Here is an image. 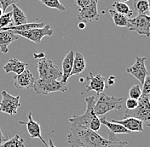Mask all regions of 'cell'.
Segmentation results:
<instances>
[{
    "instance_id": "obj_18",
    "label": "cell",
    "mask_w": 150,
    "mask_h": 147,
    "mask_svg": "<svg viewBox=\"0 0 150 147\" xmlns=\"http://www.w3.org/2000/svg\"><path fill=\"white\" fill-rule=\"evenodd\" d=\"M28 64L26 62H22L19 60L18 59L14 58L10 59L6 64L4 65V70L6 73L14 72L16 75L21 74L26 70V67Z\"/></svg>"
},
{
    "instance_id": "obj_14",
    "label": "cell",
    "mask_w": 150,
    "mask_h": 147,
    "mask_svg": "<svg viewBox=\"0 0 150 147\" xmlns=\"http://www.w3.org/2000/svg\"><path fill=\"white\" fill-rule=\"evenodd\" d=\"M87 80L90 81L89 85L86 86L85 91H95L97 93V94H100L104 91L106 89V83H105V77L101 73L94 76L92 72H90V75L86 77Z\"/></svg>"
},
{
    "instance_id": "obj_16",
    "label": "cell",
    "mask_w": 150,
    "mask_h": 147,
    "mask_svg": "<svg viewBox=\"0 0 150 147\" xmlns=\"http://www.w3.org/2000/svg\"><path fill=\"white\" fill-rule=\"evenodd\" d=\"M18 36L12 31H0V50L4 54L9 52V46L15 41L18 40Z\"/></svg>"
},
{
    "instance_id": "obj_29",
    "label": "cell",
    "mask_w": 150,
    "mask_h": 147,
    "mask_svg": "<svg viewBox=\"0 0 150 147\" xmlns=\"http://www.w3.org/2000/svg\"><path fill=\"white\" fill-rule=\"evenodd\" d=\"M13 26L12 12H5L0 17V30L4 27H9Z\"/></svg>"
},
{
    "instance_id": "obj_33",
    "label": "cell",
    "mask_w": 150,
    "mask_h": 147,
    "mask_svg": "<svg viewBox=\"0 0 150 147\" xmlns=\"http://www.w3.org/2000/svg\"><path fill=\"white\" fill-rule=\"evenodd\" d=\"M20 0H0V6L3 9L4 12L5 13L7 9L9 8V6H11L14 4L18 3Z\"/></svg>"
},
{
    "instance_id": "obj_37",
    "label": "cell",
    "mask_w": 150,
    "mask_h": 147,
    "mask_svg": "<svg viewBox=\"0 0 150 147\" xmlns=\"http://www.w3.org/2000/svg\"><path fill=\"white\" fill-rule=\"evenodd\" d=\"M115 77H113V76H112V77H110L109 78H108V84L109 85H113L114 84V83H115Z\"/></svg>"
},
{
    "instance_id": "obj_15",
    "label": "cell",
    "mask_w": 150,
    "mask_h": 147,
    "mask_svg": "<svg viewBox=\"0 0 150 147\" xmlns=\"http://www.w3.org/2000/svg\"><path fill=\"white\" fill-rule=\"evenodd\" d=\"M112 122H116L118 124H120L123 127H125L130 132H143V122L139 119L134 118V117H126L124 120L118 121V120L112 119Z\"/></svg>"
},
{
    "instance_id": "obj_42",
    "label": "cell",
    "mask_w": 150,
    "mask_h": 147,
    "mask_svg": "<svg viewBox=\"0 0 150 147\" xmlns=\"http://www.w3.org/2000/svg\"><path fill=\"white\" fill-rule=\"evenodd\" d=\"M128 1H130V0H120V2H123V3H126Z\"/></svg>"
},
{
    "instance_id": "obj_35",
    "label": "cell",
    "mask_w": 150,
    "mask_h": 147,
    "mask_svg": "<svg viewBox=\"0 0 150 147\" xmlns=\"http://www.w3.org/2000/svg\"><path fill=\"white\" fill-rule=\"evenodd\" d=\"M75 3H76V5L79 7V9H82L91 3V0H76Z\"/></svg>"
},
{
    "instance_id": "obj_28",
    "label": "cell",
    "mask_w": 150,
    "mask_h": 147,
    "mask_svg": "<svg viewBox=\"0 0 150 147\" xmlns=\"http://www.w3.org/2000/svg\"><path fill=\"white\" fill-rule=\"evenodd\" d=\"M41 3H43L45 6L50 9H56L58 11L64 12L66 11L65 6L60 2V0H39Z\"/></svg>"
},
{
    "instance_id": "obj_27",
    "label": "cell",
    "mask_w": 150,
    "mask_h": 147,
    "mask_svg": "<svg viewBox=\"0 0 150 147\" xmlns=\"http://www.w3.org/2000/svg\"><path fill=\"white\" fill-rule=\"evenodd\" d=\"M108 139H109V144L107 146V147H125L129 144L127 141L120 140V139L117 138L116 134L109 130L108 132Z\"/></svg>"
},
{
    "instance_id": "obj_25",
    "label": "cell",
    "mask_w": 150,
    "mask_h": 147,
    "mask_svg": "<svg viewBox=\"0 0 150 147\" xmlns=\"http://www.w3.org/2000/svg\"><path fill=\"white\" fill-rule=\"evenodd\" d=\"M108 12H109V14H110V15L112 17L113 23L115 24V26L120 27H127L129 18H127L126 16L116 12L114 9H109Z\"/></svg>"
},
{
    "instance_id": "obj_40",
    "label": "cell",
    "mask_w": 150,
    "mask_h": 147,
    "mask_svg": "<svg viewBox=\"0 0 150 147\" xmlns=\"http://www.w3.org/2000/svg\"><path fill=\"white\" fill-rule=\"evenodd\" d=\"M47 147H56L54 144H53V141H52V139H49V144H48V146Z\"/></svg>"
},
{
    "instance_id": "obj_43",
    "label": "cell",
    "mask_w": 150,
    "mask_h": 147,
    "mask_svg": "<svg viewBox=\"0 0 150 147\" xmlns=\"http://www.w3.org/2000/svg\"><path fill=\"white\" fill-rule=\"evenodd\" d=\"M84 78H80V82H84Z\"/></svg>"
},
{
    "instance_id": "obj_36",
    "label": "cell",
    "mask_w": 150,
    "mask_h": 147,
    "mask_svg": "<svg viewBox=\"0 0 150 147\" xmlns=\"http://www.w3.org/2000/svg\"><path fill=\"white\" fill-rule=\"evenodd\" d=\"M6 140H7V138H5V137H4V134H3L2 130H1V129H0V146H2V144H3V143H4Z\"/></svg>"
},
{
    "instance_id": "obj_6",
    "label": "cell",
    "mask_w": 150,
    "mask_h": 147,
    "mask_svg": "<svg viewBox=\"0 0 150 147\" xmlns=\"http://www.w3.org/2000/svg\"><path fill=\"white\" fill-rule=\"evenodd\" d=\"M37 69L40 79L60 80L62 79V71L54 62L46 58L40 59L37 63ZM61 81V80H60Z\"/></svg>"
},
{
    "instance_id": "obj_2",
    "label": "cell",
    "mask_w": 150,
    "mask_h": 147,
    "mask_svg": "<svg viewBox=\"0 0 150 147\" xmlns=\"http://www.w3.org/2000/svg\"><path fill=\"white\" fill-rule=\"evenodd\" d=\"M99 95L97 101H96L94 106V113L97 117H101L104 114L114 110H121L124 98H118L113 95H107L102 93Z\"/></svg>"
},
{
    "instance_id": "obj_5",
    "label": "cell",
    "mask_w": 150,
    "mask_h": 147,
    "mask_svg": "<svg viewBox=\"0 0 150 147\" xmlns=\"http://www.w3.org/2000/svg\"><path fill=\"white\" fill-rule=\"evenodd\" d=\"M37 94L47 95L50 93L66 92L67 91V83H63L60 80H47L38 79L35 80L33 88Z\"/></svg>"
},
{
    "instance_id": "obj_7",
    "label": "cell",
    "mask_w": 150,
    "mask_h": 147,
    "mask_svg": "<svg viewBox=\"0 0 150 147\" xmlns=\"http://www.w3.org/2000/svg\"><path fill=\"white\" fill-rule=\"evenodd\" d=\"M12 32L14 34L25 37L35 44H40L43 37H51L54 33V31L51 29L50 25H45L43 27L33 28L27 31H12Z\"/></svg>"
},
{
    "instance_id": "obj_23",
    "label": "cell",
    "mask_w": 150,
    "mask_h": 147,
    "mask_svg": "<svg viewBox=\"0 0 150 147\" xmlns=\"http://www.w3.org/2000/svg\"><path fill=\"white\" fill-rule=\"evenodd\" d=\"M45 26L44 22L37 23V22H31V23H26L20 26H11L9 27H4L1 29L0 31H27L33 28H40Z\"/></svg>"
},
{
    "instance_id": "obj_3",
    "label": "cell",
    "mask_w": 150,
    "mask_h": 147,
    "mask_svg": "<svg viewBox=\"0 0 150 147\" xmlns=\"http://www.w3.org/2000/svg\"><path fill=\"white\" fill-rule=\"evenodd\" d=\"M137 106L133 110L126 109L124 114V118L134 117L141 120L147 126H150V101L149 95L142 94L137 100Z\"/></svg>"
},
{
    "instance_id": "obj_21",
    "label": "cell",
    "mask_w": 150,
    "mask_h": 147,
    "mask_svg": "<svg viewBox=\"0 0 150 147\" xmlns=\"http://www.w3.org/2000/svg\"><path fill=\"white\" fill-rule=\"evenodd\" d=\"M101 123L103 125H105L109 131H111L113 134H131V132L129 130L125 129V127H123L120 124H118L116 122H112L108 121L106 117H102L100 118Z\"/></svg>"
},
{
    "instance_id": "obj_41",
    "label": "cell",
    "mask_w": 150,
    "mask_h": 147,
    "mask_svg": "<svg viewBox=\"0 0 150 147\" xmlns=\"http://www.w3.org/2000/svg\"><path fill=\"white\" fill-rule=\"evenodd\" d=\"M4 10H3V9L0 7V17L4 15Z\"/></svg>"
},
{
    "instance_id": "obj_9",
    "label": "cell",
    "mask_w": 150,
    "mask_h": 147,
    "mask_svg": "<svg viewBox=\"0 0 150 147\" xmlns=\"http://www.w3.org/2000/svg\"><path fill=\"white\" fill-rule=\"evenodd\" d=\"M2 100L0 101V111L3 113L14 116L17 114V110L21 106L20 96H14L10 94L3 90L1 93Z\"/></svg>"
},
{
    "instance_id": "obj_8",
    "label": "cell",
    "mask_w": 150,
    "mask_h": 147,
    "mask_svg": "<svg viewBox=\"0 0 150 147\" xmlns=\"http://www.w3.org/2000/svg\"><path fill=\"white\" fill-rule=\"evenodd\" d=\"M127 28L132 32H136L139 35H143L147 37L150 36V18L149 15H138L135 18H129Z\"/></svg>"
},
{
    "instance_id": "obj_11",
    "label": "cell",
    "mask_w": 150,
    "mask_h": 147,
    "mask_svg": "<svg viewBox=\"0 0 150 147\" xmlns=\"http://www.w3.org/2000/svg\"><path fill=\"white\" fill-rule=\"evenodd\" d=\"M146 59H147L146 57L137 56L135 63L130 67L126 68V72L132 75L142 84L144 82L145 77L149 75V72H148L146 65H145Z\"/></svg>"
},
{
    "instance_id": "obj_4",
    "label": "cell",
    "mask_w": 150,
    "mask_h": 147,
    "mask_svg": "<svg viewBox=\"0 0 150 147\" xmlns=\"http://www.w3.org/2000/svg\"><path fill=\"white\" fill-rule=\"evenodd\" d=\"M85 102H86V110L84 111V114H82L80 116L74 115L68 119L69 122L71 123V127L89 129L91 120L93 119L94 117L96 116L93 110L94 106L96 103V97L93 95L86 97Z\"/></svg>"
},
{
    "instance_id": "obj_30",
    "label": "cell",
    "mask_w": 150,
    "mask_h": 147,
    "mask_svg": "<svg viewBox=\"0 0 150 147\" xmlns=\"http://www.w3.org/2000/svg\"><path fill=\"white\" fill-rule=\"evenodd\" d=\"M142 95V89L139 85H133L129 90V98L138 100Z\"/></svg>"
},
{
    "instance_id": "obj_34",
    "label": "cell",
    "mask_w": 150,
    "mask_h": 147,
    "mask_svg": "<svg viewBox=\"0 0 150 147\" xmlns=\"http://www.w3.org/2000/svg\"><path fill=\"white\" fill-rule=\"evenodd\" d=\"M137 104H138L137 100H134V99H131V98H128L126 100V101H125L126 108L128 110H133V109H135L137 106Z\"/></svg>"
},
{
    "instance_id": "obj_44",
    "label": "cell",
    "mask_w": 150,
    "mask_h": 147,
    "mask_svg": "<svg viewBox=\"0 0 150 147\" xmlns=\"http://www.w3.org/2000/svg\"><path fill=\"white\" fill-rule=\"evenodd\" d=\"M80 147H83V146H80Z\"/></svg>"
},
{
    "instance_id": "obj_10",
    "label": "cell",
    "mask_w": 150,
    "mask_h": 147,
    "mask_svg": "<svg viewBox=\"0 0 150 147\" xmlns=\"http://www.w3.org/2000/svg\"><path fill=\"white\" fill-rule=\"evenodd\" d=\"M98 0H91V3L82 9H79L78 20L84 23L97 21L100 19V15L97 9Z\"/></svg>"
},
{
    "instance_id": "obj_32",
    "label": "cell",
    "mask_w": 150,
    "mask_h": 147,
    "mask_svg": "<svg viewBox=\"0 0 150 147\" xmlns=\"http://www.w3.org/2000/svg\"><path fill=\"white\" fill-rule=\"evenodd\" d=\"M142 94H148L149 95L150 94V75L149 74L142 83Z\"/></svg>"
},
{
    "instance_id": "obj_12",
    "label": "cell",
    "mask_w": 150,
    "mask_h": 147,
    "mask_svg": "<svg viewBox=\"0 0 150 147\" xmlns=\"http://www.w3.org/2000/svg\"><path fill=\"white\" fill-rule=\"evenodd\" d=\"M14 86L17 89H30L33 88L35 78L29 70H25L23 72L13 77Z\"/></svg>"
},
{
    "instance_id": "obj_31",
    "label": "cell",
    "mask_w": 150,
    "mask_h": 147,
    "mask_svg": "<svg viewBox=\"0 0 150 147\" xmlns=\"http://www.w3.org/2000/svg\"><path fill=\"white\" fill-rule=\"evenodd\" d=\"M101 126H102V123H101V121L99 117L97 116H95L94 118L91 120V123H90V126H89V129L95 131V132H98L100 129H101Z\"/></svg>"
},
{
    "instance_id": "obj_19",
    "label": "cell",
    "mask_w": 150,
    "mask_h": 147,
    "mask_svg": "<svg viewBox=\"0 0 150 147\" xmlns=\"http://www.w3.org/2000/svg\"><path fill=\"white\" fill-rule=\"evenodd\" d=\"M85 66H86V63H85L84 55L79 52H74V64H73L72 72L70 73V77L82 73L85 69Z\"/></svg>"
},
{
    "instance_id": "obj_1",
    "label": "cell",
    "mask_w": 150,
    "mask_h": 147,
    "mask_svg": "<svg viewBox=\"0 0 150 147\" xmlns=\"http://www.w3.org/2000/svg\"><path fill=\"white\" fill-rule=\"evenodd\" d=\"M67 139L71 147H107L109 144L108 139L103 138L97 132L86 128L71 127Z\"/></svg>"
},
{
    "instance_id": "obj_13",
    "label": "cell",
    "mask_w": 150,
    "mask_h": 147,
    "mask_svg": "<svg viewBox=\"0 0 150 147\" xmlns=\"http://www.w3.org/2000/svg\"><path fill=\"white\" fill-rule=\"evenodd\" d=\"M20 124H22V125H26L27 127V130H28V134L30 135V137L32 139H39L43 144L48 146V144L46 143V141L45 140V139L42 137V134H41V127H40V124L37 122L36 121H34L33 118V114L32 112H28V121L27 122H19Z\"/></svg>"
},
{
    "instance_id": "obj_39",
    "label": "cell",
    "mask_w": 150,
    "mask_h": 147,
    "mask_svg": "<svg viewBox=\"0 0 150 147\" xmlns=\"http://www.w3.org/2000/svg\"><path fill=\"white\" fill-rule=\"evenodd\" d=\"M85 24H86V23L80 21V22L79 23L78 27H79V29H84V28H85Z\"/></svg>"
},
{
    "instance_id": "obj_38",
    "label": "cell",
    "mask_w": 150,
    "mask_h": 147,
    "mask_svg": "<svg viewBox=\"0 0 150 147\" xmlns=\"http://www.w3.org/2000/svg\"><path fill=\"white\" fill-rule=\"evenodd\" d=\"M33 56L36 58V59H43V58H45V54L44 53H39L38 55H37V54H34L33 55Z\"/></svg>"
},
{
    "instance_id": "obj_22",
    "label": "cell",
    "mask_w": 150,
    "mask_h": 147,
    "mask_svg": "<svg viewBox=\"0 0 150 147\" xmlns=\"http://www.w3.org/2000/svg\"><path fill=\"white\" fill-rule=\"evenodd\" d=\"M112 6L116 12L126 16L127 18H130L133 15V11L125 3H123L120 1H115L112 3Z\"/></svg>"
},
{
    "instance_id": "obj_26",
    "label": "cell",
    "mask_w": 150,
    "mask_h": 147,
    "mask_svg": "<svg viewBox=\"0 0 150 147\" xmlns=\"http://www.w3.org/2000/svg\"><path fill=\"white\" fill-rule=\"evenodd\" d=\"M0 147H25L24 139L21 138L18 134H16L14 137L7 139L4 143H3Z\"/></svg>"
},
{
    "instance_id": "obj_17",
    "label": "cell",
    "mask_w": 150,
    "mask_h": 147,
    "mask_svg": "<svg viewBox=\"0 0 150 147\" xmlns=\"http://www.w3.org/2000/svg\"><path fill=\"white\" fill-rule=\"evenodd\" d=\"M74 51H70L68 54H67L63 60H62V79L61 81L63 83H67L68 78L70 77V73L72 72L73 64H74Z\"/></svg>"
},
{
    "instance_id": "obj_24",
    "label": "cell",
    "mask_w": 150,
    "mask_h": 147,
    "mask_svg": "<svg viewBox=\"0 0 150 147\" xmlns=\"http://www.w3.org/2000/svg\"><path fill=\"white\" fill-rule=\"evenodd\" d=\"M133 5L138 15H149V0H133Z\"/></svg>"
},
{
    "instance_id": "obj_20",
    "label": "cell",
    "mask_w": 150,
    "mask_h": 147,
    "mask_svg": "<svg viewBox=\"0 0 150 147\" xmlns=\"http://www.w3.org/2000/svg\"><path fill=\"white\" fill-rule=\"evenodd\" d=\"M13 10L12 12V20H13V26H20V25H23L28 23L27 20V16L25 15V13L23 12V10L19 8L18 6L14 4L11 5Z\"/></svg>"
}]
</instances>
